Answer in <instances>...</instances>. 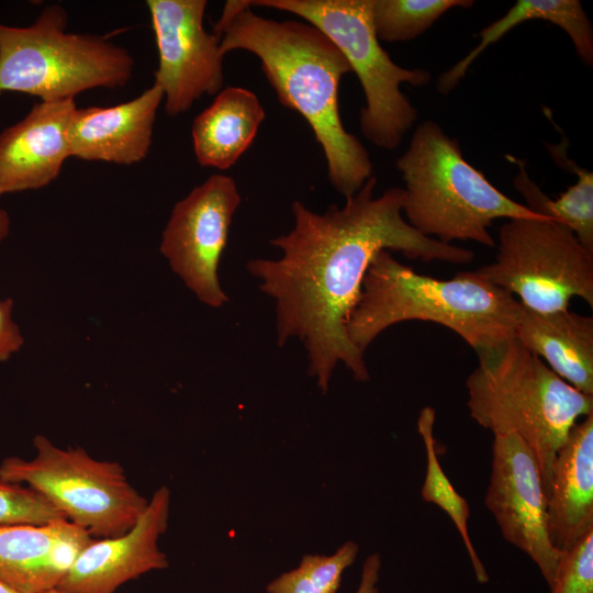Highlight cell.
Returning a JSON list of instances; mask_svg holds the SVG:
<instances>
[{
  "label": "cell",
  "instance_id": "29",
  "mask_svg": "<svg viewBox=\"0 0 593 593\" xmlns=\"http://www.w3.org/2000/svg\"><path fill=\"white\" fill-rule=\"evenodd\" d=\"M0 593H20V592L0 579Z\"/></svg>",
  "mask_w": 593,
  "mask_h": 593
},
{
  "label": "cell",
  "instance_id": "7",
  "mask_svg": "<svg viewBox=\"0 0 593 593\" xmlns=\"http://www.w3.org/2000/svg\"><path fill=\"white\" fill-rule=\"evenodd\" d=\"M250 8L292 13L325 34L342 52L363 91L362 135L374 146L396 148L417 119L401 85L426 86L428 70L395 64L381 46L371 16L372 0H246Z\"/></svg>",
  "mask_w": 593,
  "mask_h": 593
},
{
  "label": "cell",
  "instance_id": "6",
  "mask_svg": "<svg viewBox=\"0 0 593 593\" xmlns=\"http://www.w3.org/2000/svg\"><path fill=\"white\" fill-rule=\"evenodd\" d=\"M67 18L60 4H49L29 26L0 23V94L53 102L128 82L134 67L128 51L98 35L68 32Z\"/></svg>",
  "mask_w": 593,
  "mask_h": 593
},
{
  "label": "cell",
  "instance_id": "12",
  "mask_svg": "<svg viewBox=\"0 0 593 593\" xmlns=\"http://www.w3.org/2000/svg\"><path fill=\"white\" fill-rule=\"evenodd\" d=\"M484 504L503 538L533 560L550 586L561 551L549 537L547 497L538 462L517 434L494 435Z\"/></svg>",
  "mask_w": 593,
  "mask_h": 593
},
{
  "label": "cell",
  "instance_id": "24",
  "mask_svg": "<svg viewBox=\"0 0 593 593\" xmlns=\"http://www.w3.org/2000/svg\"><path fill=\"white\" fill-rule=\"evenodd\" d=\"M359 547L346 541L331 556L304 555L298 568L283 572L266 586L268 593H337L344 571Z\"/></svg>",
  "mask_w": 593,
  "mask_h": 593
},
{
  "label": "cell",
  "instance_id": "27",
  "mask_svg": "<svg viewBox=\"0 0 593 593\" xmlns=\"http://www.w3.org/2000/svg\"><path fill=\"white\" fill-rule=\"evenodd\" d=\"M9 214L5 210L0 209V244L9 235ZM12 299L0 300V362L8 360L24 344L20 328L12 318Z\"/></svg>",
  "mask_w": 593,
  "mask_h": 593
},
{
  "label": "cell",
  "instance_id": "23",
  "mask_svg": "<svg viewBox=\"0 0 593 593\" xmlns=\"http://www.w3.org/2000/svg\"><path fill=\"white\" fill-rule=\"evenodd\" d=\"M473 4L472 0H372V24L380 42H409L425 33L448 10Z\"/></svg>",
  "mask_w": 593,
  "mask_h": 593
},
{
  "label": "cell",
  "instance_id": "30",
  "mask_svg": "<svg viewBox=\"0 0 593 593\" xmlns=\"http://www.w3.org/2000/svg\"><path fill=\"white\" fill-rule=\"evenodd\" d=\"M44 593H63V592H60L58 589H53Z\"/></svg>",
  "mask_w": 593,
  "mask_h": 593
},
{
  "label": "cell",
  "instance_id": "9",
  "mask_svg": "<svg viewBox=\"0 0 593 593\" xmlns=\"http://www.w3.org/2000/svg\"><path fill=\"white\" fill-rule=\"evenodd\" d=\"M473 271L538 313L568 310L572 298L593 306V251L551 219L508 220L494 260Z\"/></svg>",
  "mask_w": 593,
  "mask_h": 593
},
{
  "label": "cell",
  "instance_id": "8",
  "mask_svg": "<svg viewBox=\"0 0 593 593\" xmlns=\"http://www.w3.org/2000/svg\"><path fill=\"white\" fill-rule=\"evenodd\" d=\"M33 446L30 460L3 459L0 479L33 489L91 537L124 535L144 513L148 500L118 461L98 460L81 447L63 449L43 435L34 437Z\"/></svg>",
  "mask_w": 593,
  "mask_h": 593
},
{
  "label": "cell",
  "instance_id": "13",
  "mask_svg": "<svg viewBox=\"0 0 593 593\" xmlns=\"http://www.w3.org/2000/svg\"><path fill=\"white\" fill-rule=\"evenodd\" d=\"M170 490L157 489L136 524L124 535L93 538L58 585L63 593H114L121 585L169 566L158 539L166 532Z\"/></svg>",
  "mask_w": 593,
  "mask_h": 593
},
{
  "label": "cell",
  "instance_id": "16",
  "mask_svg": "<svg viewBox=\"0 0 593 593\" xmlns=\"http://www.w3.org/2000/svg\"><path fill=\"white\" fill-rule=\"evenodd\" d=\"M92 539L67 519L0 525V579L20 593L57 589Z\"/></svg>",
  "mask_w": 593,
  "mask_h": 593
},
{
  "label": "cell",
  "instance_id": "26",
  "mask_svg": "<svg viewBox=\"0 0 593 593\" xmlns=\"http://www.w3.org/2000/svg\"><path fill=\"white\" fill-rule=\"evenodd\" d=\"M550 593H593V530L561 551Z\"/></svg>",
  "mask_w": 593,
  "mask_h": 593
},
{
  "label": "cell",
  "instance_id": "4",
  "mask_svg": "<svg viewBox=\"0 0 593 593\" xmlns=\"http://www.w3.org/2000/svg\"><path fill=\"white\" fill-rule=\"evenodd\" d=\"M478 358L466 380L470 416L493 435L514 433L526 443L547 497L556 455L579 419L593 414V395L562 380L516 337Z\"/></svg>",
  "mask_w": 593,
  "mask_h": 593
},
{
  "label": "cell",
  "instance_id": "28",
  "mask_svg": "<svg viewBox=\"0 0 593 593\" xmlns=\"http://www.w3.org/2000/svg\"><path fill=\"white\" fill-rule=\"evenodd\" d=\"M381 569L380 555L374 552L366 558L362 564L360 583L356 593H379L377 583Z\"/></svg>",
  "mask_w": 593,
  "mask_h": 593
},
{
  "label": "cell",
  "instance_id": "25",
  "mask_svg": "<svg viewBox=\"0 0 593 593\" xmlns=\"http://www.w3.org/2000/svg\"><path fill=\"white\" fill-rule=\"evenodd\" d=\"M65 516L33 489L0 479V525L47 524Z\"/></svg>",
  "mask_w": 593,
  "mask_h": 593
},
{
  "label": "cell",
  "instance_id": "14",
  "mask_svg": "<svg viewBox=\"0 0 593 593\" xmlns=\"http://www.w3.org/2000/svg\"><path fill=\"white\" fill-rule=\"evenodd\" d=\"M75 100L37 102L0 133V195L53 182L70 157L68 126Z\"/></svg>",
  "mask_w": 593,
  "mask_h": 593
},
{
  "label": "cell",
  "instance_id": "15",
  "mask_svg": "<svg viewBox=\"0 0 593 593\" xmlns=\"http://www.w3.org/2000/svg\"><path fill=\"white\" fill-rule=\"evenodd\" d=\"M164 93L157 83L112 107L76 109L68 126L70 157L118 165L146 158Z\"/></svg>",
  "mask_w": 593,
  "mask_h": 593
},
{
  "label": "cell",
  "instance_id": "21",
  "mask_svg": "<svg viewBox=\"0 0 593 593\" xmlns=\"http://www.w3.org/2000/svg\"><path fill=\"white\" fill-rule=\"evenodd\" d=\"M546 147L558 166L577 175V182L552 200L530 179L526 164L507 155L506 158L517 166L514 186L525 198L528 209L563 224L584 247L593 251V172L568 157L566 136L559 144H547Z\"/></svg>",
  "mask_w": 593,
  "mask_h": 593
},
{
  "label": "cell",
  "instance_id": "2",
  "mask_svg": "<svg viewBox=\"0 0 593 593\" xmlns=\"http://www.w3.org/2000/svg\"><path fill=\"white\" fill-rule=\"evenodd\" d=\"M213 33L224 55L247 51L258 57L280 103L311 126L334 189L345 199L355 194L373 176V166L366 147L342 122L338 89L351 68L336 45L305 21L258 15L246 0L227 1Z\"/></svg>",
  "mask_w": 593,
  "mask_h": 593
},
{
  "label": "cell",
  "instance_id": "19",
  "mask_svg": "<svg viewBox=\"0 0 593 593\" xmlns=\"http://www.w3.org/2000/svg\"><path fill=\"white\" fill-rule=\"evenodd\" d=\"M265 116L255 92L234 86L222 89L192 123L198 164L217 170L231 168L253 144Z\"/></svg>",
  "mask_w": 593,
  "mask_h": 593
},
{
  "label": "cell",
  "instance_id": "22",
  "mask_svg": "<svg viewBox=\"0 0 593 593\" xmlns=\"http://www.w3.org/2000/svg\"><path fill=\"white\" fill-rule=\"evenodd\" d=\"M435 410L425 406L417 419V430L423 439L426 452V473L421 489L425 502L441 508L452 521L463 541L470 558L477 581L485 583L489 574L480 560L468 530L470 508L467 500L451 484L439 462L434 438Z\"/></svg>",
  "mask_w": 593,
  "mask_h": 593
},
{
  "label": "cell",
  "instance_id": "10",
  "mask_svg": "<svg viewBox=\"0 0 593 593\" xmlns=\"http://www.w3.org/2000/svg\"><path fill=\"white\" fill-rule=\"evenodd\" d=\"M240 202L235 180L213 174L174 205L161 234L159 251L170 269L210 307L228 302L219 266Z\"/></svg>",
  "mask_w": 593,
  "mask_h": 593
},
{
  "label": "cell",
  "instance_id": "11",
  "mask_svg": "<svg viewBox=\"0 0 593 593\" xmlns=\"http://www.w3.org/2000/svg\"><path fill=\"white\" fill-rule=\"evenodd\" d=\"M158 67L154 82L164 93L165 111L178 116L224 83L220 37L203 25L205 0H148Z\"/></svg>",
  "mask_w": 593,
  "mask_h": 593
},
{
  "label": "cell",
  "instance_id": "3",
  "mask_svg": "<svg viewBox=\"0 0 593 593\" xmlns=\"http://www.w3.org/2000/svg\"><path fill=\"white\" fill-rule=\"evenodd\" d=\"M519 301L474 271L440 280L381 250L363 278L347 335L361 353L387 328L406 321L440 324L481 354L515 338Z\"/></svg>",
  "mask_w": 593,
  "mask_h": 593
},
{
  "label": "cell",
  "instance_id": "1",
  "mask_svg": "<svg viewBox=\"0 0 593 593\" xmlns=\"http://www.w3.org/2000/svg\"><path fill=\"white\" fill-rule=\"evenodd\" d=\"M377 183L370 177L344 205L332 204L324 213L295 200L293 227L270 240L281 256L246 264L261 292L275 302L278 346L292 338L303 344L309 373L324 393L339 362L357 381L369 380L363 353L348 338L347 322L378 253L458 265L474 258L471 249L417 232L403 216V188L376 197Z\"/></svg>",
  "mask_w": 593,
  "mask_h": 593
},
{
  "label": "cell",
  "instance_id": "18",
  "mask_svg": "<svg viewBox=\"0 0 593 593\" xmlns=\"http://www.w3.org/2000/svg\"><path fill=\"white\" fill-rule=\"evenodd\" d=\"M515 337L562 380L593 395V317L563 310L538 313L522 305Z\"/></svg>",
  "mask_w": 593,
  "mask_h": 593
},
{
  "label": "cell",
  "instance_id": "17",
  "mask_svg": "<svg viewBox=\"0 0 593 593\" xmlns=\"http://www.w3.org/2000/svg\"><path fill=\"white\" fill-rule=\"evenodd\" d=\"M547 516L550 540L559 551L593 530V414L571 428L556 455Z\"/></svg>",
  "mask_w": 593,
  "mask_h": 593
},
{
  "label": "cell",
  "instance_id": "20",
  "mask_svg": "<svg viewBox=\"0 0 593 593\" xmlns=\"http://www.w3.org/2000/svg\"><path fill=\"white\" fill-rule=\"evenodd\" d=\"M530 20L547 21L562 29L580 59L588 66L593 65V27L579 0H517L502 18L478 33L480 41L475 47L440 75L438 93L448 94L483 51L515 26Z\"/></svg>",
  "mask_w": 593,
  "mask_h": 593
},
{
  "label": "cell",
  "instance_id": "5",
  "mask_svg": "<svg viewBox=\"0 0 593 593\" xmlns=\"http://www.w3.org/2000/svg\"><path fill=\"white\" fill-rule=\"evenodd\" d=\"M395 166L405 184L406 222L441 243L473 240L494 247L489 227L495 220L544 217L494 187L435 121L416 126Z\"/></svg>",
  "mask_w": 593,
  "mask_h": 593
}]
</instances>
